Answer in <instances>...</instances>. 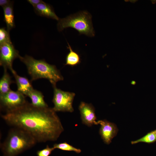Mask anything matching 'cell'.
Segmentation results:
<instances>
[{
  "label": "cell",
  "instance_id": "cell-1",
  "mask_svg": "<svg viewBox=\"0 0 156 156\" xmlns=\"http://www.w3.org/2000/svg\"><path fill=\"white\" fill-rule=\"evenodd\" d=\"M53 108H38L27 102L24 105L1 115L8 125L28 133L37 142L54 141L64 129Z\"/></svg>",
  "mask_w": 156,
  "mask_h": 156
},
{
  "label": "cell",
  "instance_id": "cell-2",
  "mask_svg": "<svg viewBox=\"0 0 156 156\" xmlns=\"http://www.w3.org/2000/svg\"><path fill=\"white\" fill-rule=\"evenodd\" d=\"M37 142L28 133L13 127L1 145L3 156H16L33 146Z\"/></svg>",
  "mask_w": 156,
  "mask_h": 156
},
{
  "label": "cell",
  "instance_id": "cell-3",
  "mask_svg": "<svg viewBox=\"0 0 156 156\" xmlns=\"http://www.w3.org/2000/svg\"><path fill=\"white\" fill-rule=\"evenodd\" d=\"M19 58L26 66L31 81L40 78L48 80L53 87L56 86V83L63 80L60 71L54 65L49 64L44 60H37L32 57L25 55L21 56Z\"/></svg>",
  "mask_w": 156,
  "mask_h": 156
},
{
  "label": "cell",
  "instance_id": "cell-4",
  "mask_svg": "<svg viewBox=\"0 0 156 156\" xmlns=\"http://www.w3.org/2000/svg\"><path fill=\"white\" fill-rule=\"evenodd\" d=\"M91 14L86 11H80L65 18L60 19L57 24L59 31L71 27L77 30L80 34H84L91 37L95 36Z\"/></svg>",
  "mask_w": 156,
  "mask_h": 156
},
{
  "label": "cell",
  "instance_id": "cell-5",
  "mask_svg": "<svg viewBox=\"0 0 156 156\" xmlns=\"http://www.w3.org/2000/svg\"><path fill=\"white\" fill-rule=\"evenodd\" d=\"M53 87L54 94L52 100L54 105L53 108V110L56 112H73V103L75 94L63 91L57 88L56 86Z\"/></svg>",
  "mask_w": 156,
  "mask_h": 156
},
{
  "label": "cell",
  "instance_id": "cell-6",
  "mask_svg": "<svg viewBox=\"0 0 156 156\" xmlns=\"http://www.w3.org/2000/svg\"><path fill=\"white\" fill-rule=\"evenodd\" d=\"M27 102L25 95L18 91L11 90L5 94H0V108L6 112L22 106Z\"/></svg>",
  "mask_w": 156,
  "mask_h": 156
},
{
  "label": "cell",
  "instance_id": "cell-7",
  "mask_svg": "<svg viewBox=\"0 0 156 156\" xmlns=\"http://www.w3.org/2000/svg\"><path fill=\"white\" fill-rule=\"evenodd\" d=\"M20 56L12 43L0 44V65L4 68H8L12 72L14 70L12 68L13 61Z\"/></svg>",
  "mask_w": 156,
  "mask_h": 156
},
{
  "label": "cell",
  "instance_id": "cell-8",
  "mask_svg": "<svg viewBox=\"0 0 156 156\" xmlns=\"http://www.w3.org/2000/svg\"><path fill=\"white\" fill-rule=\"evenodd\" d=\"M82 123L90 127L93 125H97V121L95 109L91 104L81 102L79 107Z\"/></svg>",
  "mask_w": 156,
  "mask_h": 156
},
{
  "label": "cell",
  "instance_id": "cell-9",
  "mask_svg": "<svg viewBox=\"0 0 156 156\" xmlns=\"http://www.w3.org/2000/svg\"><path fill=\"white\" fill-rule=\"evenodd\" d=\"M98 124L101 126L99 133L104 142L109 144L118 132L117 128L114 123L105 120L97 121Z\"/></svg>",
  "mask_w": 156,
  "mask_h": 156
},
{
  "label": "cell",
  "instance_id": "cell-10",
  "mask_svg": "<svg viewBox=\"0 0 156 156\" xmlns=\"http://www.w3.org/2000/svg\"><path fill=\"white\" fill-rule=\"evenodd\" d=\"M12 73L15 80L17 91L27 96L29 93L33 89L31 81L26 77L19 76L14 70Z\"/></svg>",
  "mask_w": 156,
  "mask_h": 156
},
{
  "label": "cell",
  "instance_id": "cell-11",
  "mask_svg": "<svg viewBox=\"0 0 156 156\" xmlns=\"http://www.w3.org/2000/svg\"><path fill=\"white\" fill-rule=\"evenodd\" d=\"M34 8L36 13L39 15L57 21L60 19L50 5L44 1Z\"/></svg>",
  "mask_w": 156,
  "mask_h": 156
},
{
  "label": "cell",
  "instance_id": "cell-12",
  "mask_svg": "<svg viewBox=\"0 0 156 156\" xmlns=\"http://www.w3.org/2000/svg\"><path fill=\"white\" fill-rule=\"evenodd\" d=\"M27 96L31 99V104L33 106L38 108L48 107L44 100V96L41 92L33 88L29 93Z\"/></svg>",
  "mask_w": 156,
  "mask_h": 156
},
{
  "label": "cell",
  "instance_id": "cell-13",
  "mask_svg": "<svg viewBox=\"0 0 156 156\" xmlns=\"http://www.w3.org/2000/svg\"><path fill=\"white\" fill-rule=\"evenodd\" d=\"M4 20L5 22L7 30L10 31L15 27L12 3L3 7Z\"/></svg>",
  "mask_w": 156,
  "mask_h": 156
},
{
  "label": "cell",
  "instance_id": "cell-14",
  "mask_svg": "<svg viewBox=\"0 0 156 156\" xmlns=\"http://www.w3.org/2000/svg\"><path fill=\"white\" fill-rule=\"evenodd\" d=\"M7 69L4 68L3 74L0 80V94H4L10 91V85L13 82Z\"/></svg>",
  "mask_w": 156,
  "mask_h": 156
},
{
  "label": "cell",
  "instance_id": "cell-15",
  "mask_svg": "<svg viewBox=\"0 0 156 156\" xmlns=\"http://www.w3.org/2000/svg\"><path fill=\"white\" fill-rule=\"evenodd\" d=\"M67 43L68 46L67 47L69 49V52L66 56L65 64L72 66H75L80 63V57L79 54L73 50L69 44Z\"/></svg>",
  "mask_w": 156,
  "mask_h": 156
},
{
  "label": "cell",
  "instance_id": "cell-16",
  "mask_svg": "<svg viewBox=\"0 0 156 156\" xmlns=\"http://www.w3.org/2000/svg\"><path fill=\"white\" fill-rule=\"evenodd\" d=\"M53 147L55 149H58L62 151H74L77 153H80L81 150L76 148L66 142H64L54 144Z\"/></svg>",
  "mask_w": 156,
  "mask_h": 156
},
{
  "label": "cell",
  "instance_id": "cell-17",
  "mask_svg": "<svg viewBox=\"0 0 156 156\" xmlns=\"http://www.w3.org/2000/svg\"><path fill=\"white\" fill-rule=\"evenodd\" d=\"M156 140V134L154 131L148 133L144 136L137 140L132 141L131 142L132 144L137 143L140 142L146 143H151Z\"/></svg>",
  "mask_w": 156,
  "mask_h": 156
},
{
  "label": "cell",
  "instance_id": "cell-18",
  "mask_svg": "<svg viewBox=\"0 0 156 156\" xmlns=\"http://www.w3.org/2000/svg\"><path fill=\"white\" fill-rule=\"evenodd\" d=\"M6 43H12L9 31L4 28L0 29V44Z\"/></svg>",
  "mask_w": 156,
  "mask_h": 156
},
{
  "label": "cell",
  "instance_id": "cell-19",
  "mask_svg": "<svg viewBox=\"0 0 156 156\" xmlns=\"http://www.w3.org/2000/svg\"><path fill=\"white\" fill-rule=\"evenodd\" d=\"M54 149L53 147H50L47 145L44 148L37 151L36 154L37 156H49Z\"/></svg>",
  "mask_w": 156,
  "mask_h": 156
},
{
  "label": "cell",
  "instance_id": "cell-20",
  "mask_svg": "<svg viewBox=\"0 0 156 156\" xmlns=\"http://www.w3.org/2000/svg\"><path fill=\"white\" fill-rule=\"evenodd\" d=\"M27 1L31 4L33 7H34L39 4L43 2L41 0H28Z\"/></svg>",
  "mask_w": 156,
  "mask_h": 156
},
{
  "label": "cell",
  "instance_id": "cell-21",
  "mask_svg": "<svg viewBox=\"0 0 156 156\" xmlns=\"http://www.w3.org/2000/svg\"><path fill=\"white\" fill-rule=\"evenodd\" d=\"M11 3L10 0H0V5L3 7L6 6Z\"/></svg>",
  "mask_w": 156,
  "mask_h": 156
},
{
  "label": "cell",
  "instance_id": "cell-22",
  "mask_svg": "<svg viewBox=\"0 0 156 156\" xmlns=\"http://www.w3.org/2000/svg\"><path fill=\"white\" fill-rule=\"evenodd\" d=\"M131 83L132 85H134L135 83V82L134 81H133L131 82Z\"/></svg>",
  "mask_w": 156,
  "mask_h": 156
},
{
  "label": "cell",
  "instance_id": "cell-23",
  "mask_svg": "<svg viewBox=\"0 0 156 156\" xmlns=\"http://www.w3.org/2000/svg\"><path fill=\"white\" fill-rule=\"evenodd\" d=\"M154 132H155V133L156 134V130L154 131Z\"/></svg>",
  "mask_w": 156,
  "mask_h": 156
}]
</instances>
